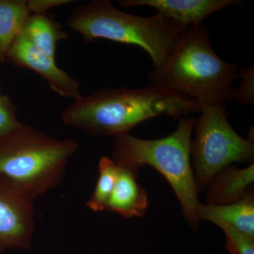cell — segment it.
<instances>
[{"instance_id":"3","label":"cell","mask_w":254,"mask_h":254,"mask_svg":"<svg viewBox=\"0 0 254 254\" xmlns=\"http://www.w3.org/2000/svg\"><path fill=\"white\" fill-rule=\"evenodd\" d=\"M78 148L74 138L60 141L21 124L0 136V175L34 200L59 186Z\"/></svg>"},{"instance_id":"11","label":"cell","mask_w":254,"mask_h":254,"mask_svg":"<svg viewBox=\"0 0 254 254\" xmlns=\"http://www.w3.org/2000/svg\"><path fill=\"white\" fill-rule=\"evenodd\" d=\"M198 221L205 220L232 227L248 236L254 237V194L249 190L244 198L225 205L202 204L197 209Z\"/></svg>"},{"instance_id":"16","label":"cell","mask_w":254,"mask_h":254,"mask_svg":"<svg viewBox=\"0 0 254 254\" xmlns=\"http://www.w3.org/2000/svg\"><path fill=\"white\" fill-rule=\"evenodd\" d=\"M226 237V249L230 254H254V237L248 236L235 229L220 224Z\"/></svg>"},{"instance_id":"4","label":"cell","mask_w":254,"mask_h":254,"mask_svg":"<svg viewBox=\"0 0 254 254\" xmlns=\"http://www.w3.org/2000/svg\"><path fill=\"white\" fill-rule=\"evenodd\" d=\"M195 119L182 118L176 130L164 138L145 140L129 133L116 137L113 160L119 166L138 172L150 165L161 174L175 191L185 218L193 228L198 227V190L190 161L191 133Z\"/></svg>"},{"instance_id":"5","label":"cell","mask_w":254,"mask_h":254,"mask_svg":"<svg viewBox=\"0 0 254 254\" xmlns=\"http://www.w3.org/2000/svg\"><path fill=\"white\" fill-rule=\"evenodd\" d=\"M66 24L88 43L102 38L140 47L151 58L153 68L163 66L185 30L160 13L150 17L127 14L108 0L78 4Z\"/></svg>"},{"instance_id":"17","label":"cell","mask_w":254,"mask_h":254,"mask_svg":"<svg viewBox=\"0 0 254 254\" xmlns=\"http://www.w3.org/2000/svg\"><path fill=\"white\" fill-rule=\"evenodd\" d=\"M239 76L242 78L240 86L235 88L234 100L242 105L254 106V66L243 68L240 71Z\"/></svg>"},{"instance_id":"1","label":"cell","mask_w":254,"mask_h":254,"mask_svg":"<svg viewBox=\"0 0 254 254\" xmlns=\"http://www.w3.org/2000/svg\"><path fill=\"white\" fill-rule=\"evenodd\" d=\"M201 110L196 100L149 85L137 89L101 88L75 100L60 118L66 126L92 136L117 137L150 119H182Z\"/></svg>"},{"instance_id":"13","label":"cell","mask_w":254,"mask_h":254,"mask_svg":"<svg viewBox=\"0 0 254 254\" xmlns=\"http://www.w3.org/2000/svg\"><path fill=\"white\" fill-rule=\"evenodd\" d=\"M20 34L38 49L54 59L57 43L68 36L60 23L46 14L28 15L23 23Z\"/></svg>"},{"instance_id":"15","label":"cell","mask_w":254,"mask_h":254,"mask_svg":"<svg viewBox=\"0 0 254 254\" xmlns=\"http://www.w3.org/2000/svg\"><path fill=\"white\" fill-rule=\"evenodd\" d=\"M120 168L113 159L103 156L98 164L99 177L94 191L87 202V206L93 212L105 210L116 184Z\"/></svg>"},{"instance_id":"19","label":"cell","mask_w":254,"mask_h":254,"mask_svg":"<svg viewBox=\"0 0 254 254\" xmlns=\"http://www.w3.org/2000/svg\"><path fill=\"white\" fill-rule=\"evenodd\" d=\"M72 2L73 0H28L26 5L30 14H45L52 8Z\"/></svg>"},{"instance_id":"8","label":"cell","mask_w":254,"mask_h":254,"mask_svg":"<svg viewBox=\"0 0 254 254\" xmlns=\"http://www.w3.org/2000/svg\"><path fill=\"white\" fill-rule=\"evenodd\" d=\"M6 60L18 67L29 68L39 73L50 88L61 97L77 100L82 96L80 83L58 67L54 58L38 49L20 33L10 48Z\"/></svg>"},{"instance_id":"18","label":"cell","mask_w":254,"mask_h":254,"mask_svg":"<svg viewBox=\"0 0 254 254\" xmlns=\"http://www.w3.org/2000/svg\"><path fill=\"white\" fill-rule=\"evenodd\" d=\"M16 117L14 104L7 96L0 98V136L6 134L21 125Z\"/></svg>"},{"instance_id":"14","label":"cell","mask_w":254,"mask_h":254,"mask_svg":"<svg viewBox=\"0 0 254 254\" xmlns=\"http://www.w3.org/2000/svg\"><path fill=\"white\" fill-rule=\"evenodd\" d=\"M29 14L26 0H0V62L6 60Z\"/></svg>"},{"instance_id":"7","label":"cell","mask_w":254,"mask_h":254,"mask_svg":"<svg viewBox=\"0 0 254 254\" xmlns=\"http://www.w3.org/2000/svg\"><path fill=\"white\" fill-rule=\"evenodd\" d=\"M33 200L0 175V254L9 249H29L35 230Z\"/></svg>"},{"instance_id":"9","label":"cell","mask_w":254,"mask_h":254,"mask_svg":"<svg viewBox=\"0 0 254 254\" xmlns=\"http://www.w3.org/2000/svg\"><path fill=\"white\" fill-rule=\"evenodd\" d=\"M124 7L145 6L160 13L182 29L200 24L216 11L244 4L240 0H121Z\"/></svg>"},{"instance_id":"10","label":"cell","mask_w":254,"mask_h":254,"mask_svg":"<svg viewBox=\"0 0 254 254\" xmlns=\"http://www.w3.org/2000/svg\"><path fill=\"white\" fill-rule=\"evenodd\" d=\"M119 168L116 184L106 209L125 219L143 217L148 208V198L144 189L137 182L138 171L125 167Z\"/></svg>"},{"instance_id":"20","label":"cell","mask_w":254,"mask_h":254,"mask_svg":"<svg viewBox=\"0 0 254 254\" xmlns=\"http://www.w3.org/2000/svg\"><path fill=\"white\" fill-rule=\"evenodd\" d=\"M3 95H1V92H0V98H1V96H2Z\"/></svg>"},{"instance_id":"2","label":"cell","mask_w":254,"mask_h":254,"mask_svg":"<svg viewBox=\"0 0 254 254\" xmlns=\"http://www.w3.org/2000/svg\"><path fill=\"white\" fill-rule=\"evenodd\" d=\"M209 34L200 24L185 28L165 64L150 73V85L189 97L202 106L233 100L238 68L214 52Z\"/></svg>"},{"instance_id":"12","label":"cell","mask_w":254,"mask_h":254,"mask_svg":"<svg viewBox=\"0 0 254 254\" xmlns=\"http://www.w3.org/2000/svg\"><path fill=\"white\" fill-rule=\"evenodd\" d=\"M254 182V163L244 169L229 165L210 182L205 204L225 205L238 201L250 190Z\"/></svg>"},{"instance_id":"6","label":"cell","mask_w":254,"mask_h":254,"mask_svg":"<svg viewBox=\"0 0 254 254\" xmlns=\"http://www.w3.org/2000/svg\"><path fill=\"white\" fill-rule=\"evenodd\" d=\"M190 141L192 170L198 191L208 188L217 173L233 163L252 162L254 142L240 136L227 120L225 104L202 106Z\"/></svg>"}]
</instances>
